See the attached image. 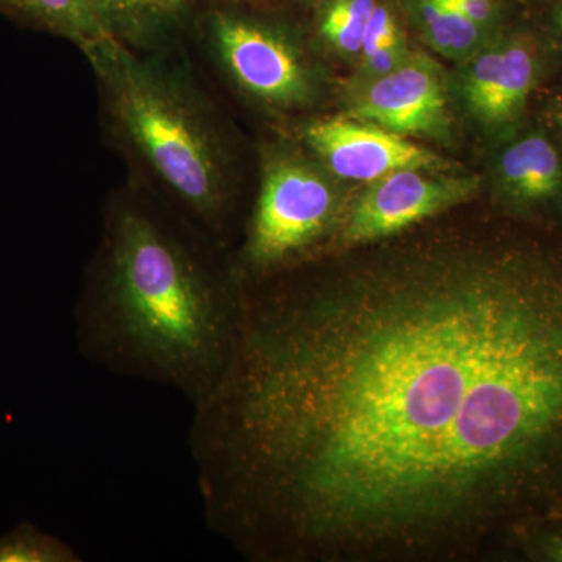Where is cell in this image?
<instances>
[{"instance_id": "cell-1", "label": "cell", "mask_w": 562, "mask_h": 562, "mask_svg": "<svg viewBox=\"0 0 562 562\" xmlns=\"http://www.w3.org/2000/svg\"><path fill=\"white\" fill-rule=\"evenodd\" d=\"M190 447L249 561L452 560L562 514L561 251L439 228L244 283Z\"/></svg>"}, {"instance_id": "cell-2", "label": "cell", "mask_w": 562, "mask_h": 562, "mask_svg": "<svg viewBox=\"0 0 562 562\" xmlns=\"http://www.w3.org/2000/svg\"><path fill=\"white\" fill-rule=\"evenodd\" d=\"M244 284L232 250L140 184L114 192L76 306L88 361L180 392L192 408L231 369Z\"/></svg>"}, {"instance_id": "cell-3", "label": "cell", "mask_w": 562, "mask_h": 562, "mask_svg": "<svg viewBox=\"0 0 562 562\" xmlns=\"http://www.w3.org/2000/svg\"><path fill=\"white\" fill-rule=\"evenodd\" d=\"M85 57L106 131L135 183L233 250L235 151L220 111L187 65L166 50H135L113 38Z\"/></svg>"}, {"instance_id": "cell-4", "label": "cell", "mask_w": 562, "mask_h": 562, "mask_svg": "<svg viewBox=\"0 0 562 562\" xmlns=\"http://www.w3.org/2000/svg\"><path fill=\"white\" fill-rule=\"evenodd\" d=\"M341 221L327 173L299 151L271 150L241 241L232 250L236 271L255 281L317 260Z\"/></svg>"}, {"instance_id": "cell-5", "label": "cell", "mask_w": 562, "mask_h": 562, "mask_svg": "<svg viewBox=\"0 0 562 562\" xmlns=\"http://www.w3.org/2000/svg\"><path fill=\"white\" fill-rule=\"evenodd\" d=\"M211 65L243 98L272 111L299 110L316 95L305 52L286 33L236 11L211 9L202 24Z\"/></svg>"}, {"instance_id": "cell-6", "label": "cell", "mask_w": 562, "mask_h": 562, "mask_svg": "<svg viewBox=\"0 0 562 562\" xmlns=\"http://www.w3.org/2000/svg\"><path fill=\"white\" fill-rule=\"evenodd\" d=\"M422 169H402L372 181V187L342 217L336 244L357 249L401 235L414 225L471 199L475 177H439Z\"/></svg>"}, {"instance_id": "cell-7", "label": "cell", "mask_w": 562, "mask_h": 562, "mask_svg": "<svg viewBox=\"0 0 562 562\" xmlns=\"http://www.w3.org/2000/svg\"><path fill=\"white\" fill-rule=\"evenodd\" d=\"M302 143L321 166L344 180L372 183L402 169L441 172L452 168L398 133L346 117L308 122L302 128Z\"/></svg>"}, {"instance_id": "cell-8", "label": "cell", "mask_w": 562, "mask_h": 562, "mask_svg": "<svg viewBox=\"0 0 562 562\" xmlns=\"http://www.w3.org/2000/svg\"><path fill=\"white\" fill-rule=\"evenodd\" d=\"M441 72L428 58L408 57L398 68L369 80L353 99V114L398 135L438 132L446 122Z\"/></svg>"}, {"instance_id": "cell-9", "label": "cell", "mask_w": 562, "mask_h": 562, "mask_svg": "<svg viewBox=\"0 0 562 562\" xmlns=\"http://www.w3.org/2000/svg\"><path fill=\"white\" fill-rule=\"evenodd\" d=\"M497 180L517 209L562 214V151L546 132L514 138L498 157Z\"/></svg>"}, {"instance_id": "cell-10", "label": "cell", "mask_w": 562, "mask_h": 562, "mask_svg": "<svg viewBox=\"0 0 562 562\" xmlns=\"http://www.w3.org/2000/svg\"><path fill=\"white\" fill-rule=\"evenodd\" d=\"M114 40L143 52L166 50L187 27L194 0H90Z\"/></svg>"}, {"instance_id": "cell-11", "label": "cell", "mask_w": 562, "mask_h": 562, "mask_svg": "<svg viewBox=\"0 0 562 562\" xmlns=\"http://www.w3.org/2000/svg\"><path fill=\"white\" fill-rule=\"evenodd\" d=\"M0 13L32 31L69 41L83 55L113 38L90 0H0Z\"/></svg>"}, {"instance_id": "cell-12", "label": "cell", "mask_w": 562, "mask_h": 562, "mask_svg": "<svg viewBox=\"0 0 562 562\" xmlns=\"http://www.w3.org/2000/svg\"><path fill=\"white\" fill-rule=\"evenodd\" d=\"M541 74V47L536 40L527 35L503 40L501 72L484 124L503 127L519 120Z\"/></svg>"}, {"instance_id": "cell-13", "label": "cell", "mask_w": 562, "mask_h": 562, "mask_svg": "<svg viewBox=\"0 0 562 562\" xmlns=\"http://www.w3.org/2000/svg\"><path fill=\"white\" fill-rule=\"evenodd\" d=\"M417 14L431 46L447 57L475 54L483 29L473 24L450 0H417Z\"/></svg>"}, {"instance_id": "cell-14", "label": "cell", "mask_w": 562, "mask_h": 562, "mask_svg": "<svg viewBox=\"0 0 562 562\" xmlns=\"http://www.w3.org/2000/svg\"><path fill=\"white\" fill-rule=\"evenodd\" d=\"M68 542L41 531L31 522L16 525L0 536V562H81Z\"/></svg>"}, {"instance_id": "cell-15", "label": "cell", "mask_w": 562, "mask_h": 562, "mask_svg": "<svg viewBox=\"0 0 562 562\" xmlns=\"http://www.w3.org/2000/svg\"><path fill=\"white\" fill-rule=\"evenodd\" d=\"M375 7V0H335L322 16V38L342 54H361L366 22Z\"/></svg>"}, {"instance_id": "cell-16", "label": "cell", "mask_w": 562, "mask_h": 562, "mask_svg": "<svg viewBox=\"0 0 562 562\" xmlns=\"http://www.w3.org/2000/svg\"><path fill=\"white\" fill-rule=\"evenodd\" d=\"M502 58L503 40L476 52L462 72V95L472 113L483 122L494 99Z\"/></svg>"}, {"instance_id": "cell-17", "label": "cell", "mask_w": 562, "mask_h": 562, "mask_svg": "<svg viewBox=\"0 0 562 562\" xmlns=\"http://www.w3.org/2000/svg\"><path fill=\"white\" fill-rule=\"evenodd\" d=\"M402 35L398 32L397 24L392 18L391 11L384 7L376 5L372 11L371 18L366 22L364 38H362V57L372 54V52L383 49L387 46H397L402 44Z\"/></svg>"}, {"instance_id": "cell-18", "label": "cell", "mask_w": 562, "mask_h": 562, "mask_svg": "<svg viewBox=\"0 0 562 562\" xmlns=\"http://www.w3.org/2000/svg\"><path fill=\"white\" fill-rule=\"evenodd\" d=\"M406 58H408V55H406L405 43L383 47V49L362 57V70L369 79H375V77H382L384 74L398 68Z\"/></svg>"}, {"instance_id": "cell-19", "label": "cell", "mask_w": 562, "mask_h": 562, "mask_svg": "<svg viewBox=\"0 0 562 562\" xmlns=\"http://www.w3.org/2000/svg\"><path fill=\"white\" fill-rule=\"evenodd\" d=\"M450 2L479 27L486 29L494 21L495 7L492 0H450Z\"/></svg>"}, {"instance_id": "cell-20", "label": "cell", "mask_w": 562, "mask_h": 562, "mask_svg": "<svg viewBox=\"0 0 562 562\" xmlns=\"http://www.w3.org/2000/svg\"><path fill=\"white\" fill-rule=\"evenodd\" d=\"M542 554L549 560L562 562V535L547 538L542 542Z\"/></svg>"}, {"instance_id": "cell-21", "label": "cell", "mask_w": 562, "mask_h": 562, "mask_svg": "<svg viewBox=\"0 0 562 562\" xmlns=\"http://www.w3.org/2000/svg\"><path fill=\"white\" fill-rule=\"evenodd\" d=\"M550 20H552L554 32H557V35L560 36L562 41V0H557V2L553 3Z\"/></svg>"}, {"instance_id": "cell-22", "label": "cell", "mask_w": 562, "mask_h": 562, "mask_svg": "<svg viewBox=\"0 0 562 562\" xmlns=\"http://www.w3.org/2000/svg\"><path fill=\"white\" fill-rule=\"evenodd\" d=\"M552 121H553L554 127H557L558 132H560V136L562 139V95L560 99H558L557 102L553 103Z\"/></svg>"}, {"instance_id": "cell-23", "label": "cell", "mask_w": 562, "mask_h": 562, "mask_svg": "<svg viewBox=\"0 0 562 562\" xmlns=\"http://www.w3.org/2000/svg\"><path fill=\"white\" fill-rule=\"evenodd\" d=\"M211 2H213V0H211ZM216 2H224V0H216Z\"/></svg>"}]
</instances>
